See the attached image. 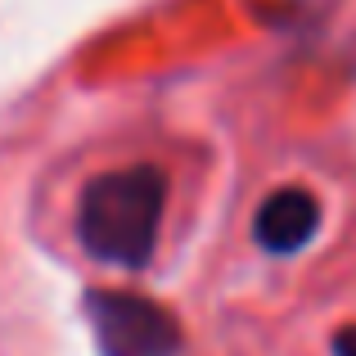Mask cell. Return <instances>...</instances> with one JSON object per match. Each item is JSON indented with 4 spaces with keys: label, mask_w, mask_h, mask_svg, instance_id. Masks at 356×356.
I'll list each match as a JSON object with an SVG mask.
<instances>
[{
    "label": "cell",
    "mask_w": 356,
    "mask_h": 356,
    "mask_svg": "<svg viewBox=\"0 0 356 356\" xmlns=\"http://www.w3.org/2000/svg\"><path fill=\"white\" fill-rule=\"evenodd\" d=\"M334 356H356V325L334 334Z\"/></svg>",
    "instance_id": "4"
},
{
    "label": "cell",
    "mask_w": 356,
    "mask_h": 356,
    "mask_svg": "<svg viewBox=\"0 0 356 356\" xmlns=\"http://www.w3.org/2000/svg\"><path fill=\"white\" fill-rule=\"evenodd\" d=\"M86 325L95 334L99 356H176L181 352V325L154 298L127 293V289H90Z\"/></svg>",
    "instance_id": "2"
},
{
    "label": "cell",
    "mask_w": 356,
    "mask_h": 356,
    "mask_svg": "<svg viewBox=\"0 0 356 356\" xmlns=\"http://www.w3.org/2000/svg\"><path fill=\"white\" fill-rule=\"evenodd\" d=\"M167 212V176L158 167H122L86 181L77 203V239L95 261L118 270H145L158 248Z\"/></svg>",
    "instance_id": "1"
},
{
    "label": "cell",
    "mask_w": 356,
    "mask_h": 356,
    "mask_svg": "<svg viewBox=\"0 0 356 356\" xmlns=\"http://www.w3.org/2000/svg\"><path fill=\"white\" fill-rule=\"evenodd\" d=\"M321 230V199L302 185H280L261 199L257 217H252V239L275 257H293Z\"/></svg>",
    "instance_id": "3"
}]
</instances>
